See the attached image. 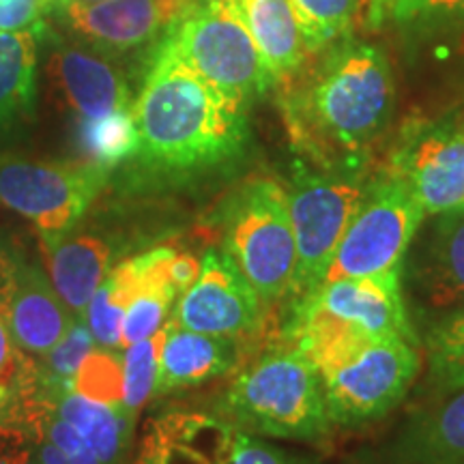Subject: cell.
<instances>
[{
  "instance_id": "cell-37",
  "label": "cell",
  "mask_w": 464,
  "mask_h": 464,
  "mask_svg": "<svg viewBox=\"0 0 464 464\" xmlns=\"http://www.w3.org/2000/svg\"><path fill=\"white\" fill-rule=\"evenodd\" d=\"M37 451H39V464H73L61 450H56L54 445L45 439L37 440Z\"/></svg>"
},
{
  "instance_id": "cell-12",
  "label": "cell",
  "mask_w": 464,
  "mask_h": 464,
  "mask_svg": "<svg viewBox=\"0 0 464 464\" xmlns=\"http://www.w3.org/2000/svg\"><path fill=\"white\" fill-rule=\"evenodd\" d=\"M271 307L246 280L224 249H208L200 274L174 305L179 327L241 342L256 340Z\"/></svg>"
},
{
  "instance_id": "cell-1",
  "label": "cell",
  "mask_w": 464,
  "mask_h": 464,
  "mask_svg": "<svg viewBox=\"0 0 464 464\" xmlns=\"http://www.w3.org/2000/svg\"><path fill=\"white\" fill-rule=\"evenodd\" d=\"M396 106L392 65L376 45L346 39L282 97L295 147L323 170L357 172Z\"/></svg>"
},
{
  "instance_id": "cell-30",
  "label": "cell",
  "mask_w": 464,
  "mask_h": 464,
  "mask_svg": "<svg viewBox=\"0 0 464 464\" xmlns=\"http://www.w3.org/2000/svg\"><path fill=\"white\" fill-rule=\"evenodd\" d=\"M73 392L80 396L121 406L123 402V353L95 346L84 357L73 379Z\"/></svg>"
},
{
  "instance_id": "cell-34",
  "label": "cell",
  "mask_w": 464,
  "mask_h": 464,
  "mask_svg": "<svg viewBox=\"0 0 464 464\" xmlns=\"http://www.w3.org/2000/svg\"><path fill=\"white\" fill-rule=\"evenodd\" d=\"M0 464H39L37 440L22 428L0 421Z\"/></svg>"
},
{
  "instance_id": "cell-36",
  "label": "cell",
  "mask_w": 464,
  "mask_h": 464,
  "mask_svg": "<svg viewBox=\"0 0 464 464\" xmlns=\"http://www.w3.org/2000/svg\"><path fill=\"white\" fill-rule=\"evenodd\" d=\"M17 260L0 246V301H7L15 284Z\"/></svg>"
},
{
  "instance_id": "cell-2",
  "label": "cell",
  "mask_w": 464,
  "mask_h": 464,
  "mask_svg": "<svg viewBox=\"0 0 464 464\" xmlns=\"http://www.w3.org/2000/svg\"><path fill=\"white\" fill-rule=\"evenodd\" d=\"M246 106L158 45L133 102L138 166L185 181L239 160L249 140Z\"/></svg>"
},
{
  "instance_id": "cell-15",
  "label": "cell",
  "mask_w": 464,
  "mask_h": 464,
  "mask_svg": "<svg viewBox=\"0 0 464 464\" xmlns=\"http://www.w3.org/2000/svg\"><path fill=\"white\" fill-rule=\"evenodd\" d=\"M363 464H464V390L415 411Z\"/></svg>"
},
{
  "instance_id": "cell-6",
  "label": "cell",
  "mask_w": 464,
  "mask_h": 464,
  "mask_svg": "<svg viewBox=\"0 0 464 464\" xmlns=\"http://www.w3.org/2000/svg\"><path fill=\"white\" fill-rule=\"evenodd\" d=\"M158 45L246 108L277 84L235 0H198L168 26Z\"/></svg>"
},
{
  "instance_id": "cell-3",
  "label": "cell",
  "mask_w": 464,
  "mask_h": 464,
  "mask_svg": "<svg viewBox=\"0 0 464 464\" xmlns=\"http://www.w3.org/2000/svg\"><path fill=\"white\" fill-rule=\"evenodd\" d=\"M286 340L321 376L335 428H363L390 415L421 372L417 342L393 335H365L324 323L282 327Z\"/></svg>"
},
{
  "instance_id": "cell-7",
  "label": "cell",
  "mask_w": 464,
  "mask_h": 464,
  "mask_svg": "<svg viewBox=\"0 0 464 464\" xmlns=\"http://www.w3.org/2000/svg\"><path fill=\"white\" fill-rule=\"evenodd\" d=\"M423 219L426 211L404 179L392 172L372 179L329 260L323 282L402 269L406 249Z\"/></svg>"
},
{
  "instance_id": "cell-20",
  "label": "cell",
  "mask_w": 464,
  "mask_h": 464,
  "mask_svg": "<svg viewBox=\"0 0 464 464\" xmlns=\"http://www.w3.org/2000/svg\"><path fill=\"white\" fill-rule=\"evenodd\" d=\"M276 82H286L310 54L290 0H235Z\"/></svg>"
},
{
  "instance_id": "cell-13",
  "label": "cell",
  "mask_w": 464,
  "mask_h": 464,
  "mask_svg": "<svg viewBox=\"0 0 464 464\" xmlns=\"http://www.w3.org/2000/svg\"><path fill=\"white\" fill-rule=\"evenodd\" d=\"M198 0H103L95 5H58L54 14L89 48L110 58L153 44L158 34Z\"/></svg>"
},
{
  "instance_id": "cell-18",
  "label": "cell",
  "mask_w": 464,
  "mask_h": 464,
  "mask_svg": "<svg viewBox=\"0 0 464 464\" xmlns=\"http://www.w3.org/2000/svg\"><path fill=\"white\" fill-rule=\"evenodd\" d=\"M42 249L58 297L75 318H84L92 295L112 269V241L102 232L73 228L42 239Z\"/></svg>"
},
{
  "instance_id": "cell-33",
  "label": "cell",
  "mask_w": 464,
  "mask_h": 464,
  "mask_svg": "<svg viewBox=\"0 0 464 464\" xmlns=\"http://www.w3.org/2000/svg\"><path fill=\"white\" fill-rule=\"evenodd\" d=\"M230 464H305L299 458L265 443L263 439L237 430Z\"/></svg>"
},
{
  "instance_id": "cell-11",
  "label": "cell",
  "mask_w": 464,
  "mask_h": 464,
  "mask_svg": "<svg viewBox=\"0 0 464 464\" xmlns=\"http://www.w3.org/2000/svg\"><path fill=\"white\" fill-rule=\"evenodd\" d=\"M324 323L365 335H393L421 344L402 293V269L370 277L323 282L295 305L286 324Z\"/></svg>"
},
{
  "instance_id": "cell-29",
  "label": "cell",
  "mask_w": 464,
  "mask_h": 464,
  "mask_svg": "<svg viewBox=\"0 0 464 464\" xmlns=\"http://www.w3.org/2000/svg\"><path fill=\"white\" fill-rule=\"evenodd\" d=\"M290 5L310 54L327 48L346 33L359 9V0H290Z\"/></svg>"
},
{
  "instance_id": "cell-26",
  "label": "cell",
  "mask_w": 464,
  "mask_h": 464,
  "mask_svg": "<svg viewBox=\"0 0 464 464\" xmlns=\"http://www.w3.org/2000/svg\"><path fill=\"white\" fill-rule=\"evenodd\" d=\"M31 357L15 344L0 301V421L9 426L22 404L39 390V368Z\"/></svg>"
},
{
  "instance_id": "cell-19",
  "label": "cell",
  "mask_w": 464,
  "mask_h": 464,
  "mask_svg": "<svg viewBox=\"0 0 464 464\" xmlns=\"http://www.w3.org/2000/svg\"><path fill=\"white\" fill-rule=\"evenodd\" d=\"M247 342L164 324L158 393L191 390L239 368Z\"/></svg>"
},
{
  "instance_id": "cell-9",
  "label": "cell",
  "mask_w": 464,
  "mask_h": 464,
  "mask_svg": "<svg viewBox=\"0 0 464 464\" xmlns=\"http://www.w3.org/2000/svg\"><path fill=\"white\" fill-rule=\"evenodd\" d=\"M92 161H39L0 155V205L26 218L42 239L73 230L110 179Z\"/></svg>"
},
{
  "instance_id": "cell-32",
  "label": "cell",
  "mask_w": 464,
  "mask_h": 464,
  "mask_svg": "<svg viewBox=\"0 0 464 464\" xmlns=\"http://www.w3.org/2000/svg\"><path fill=\"white\" fill-rule=\"evenodd\" d=\"M374 11H387L396 22L464 14V0H376Z\"/></svg>"
},
{
  "instance_id": "cell-25",
  "label": "cell",
  "mask_w": 464,
  "mask_h": 464,
  "mask_svg": "<svg viewBox=\"0 0 464 464\" xmlns=\"http://www.w3.org/2000/svg\"><path fill=\"white\" fill-rule=\"evenodd\" d=\"M136 295V282L127 263H121L110 269L106 280L92 295L89 307H86L84 321L89 324L95 344L106 351L123 353L121 348V329L127 305Z\"/></svg>"
},
{
  "instance_id": "cell-23",
  "label": "cell",
  "mask_w": 464,
  "mask_h": 464,
  "mask_svg": "<svg viewBox=\"0 0 464 464\" xmlns=\"http://www.w3.org/2000/svg\"><path fill=\"white\" fill-rule=\"evenodd\" d=\"M426 382L437 396L464 390V310L420 334Z\"/></svg>"
},
{
  "instance_id": "cell-24",
  "label": "cell",
  "mask_w": 464,
  "mask_h": 464,
  "mask_svg": "<svg viewBox=\"0 0 464 464\" xmlns=\"http://www.w3.org/2000/svg\"><path fill=\"white\" fill-rule=\"evenodd\" d=\"M75 136L86 161L110 170L133 160L138 153V127L133 108L100 119H78Z\"/></svg>"
},
{
  "instance_id": "cell-10",
  "label": "cell",
  "mask_w": 464,
  "mask_h": 464,
  "mask_svg": "<svg viewBox=\"0 0 464 464\" xmlns=\"http://www.w3.org/2000/svg\"><path fill=\"white\" fill-rule=\"evenodd\" d=\"M402 293L421 332L464 310V211L426 216L406 249Z\"/></svg>"
},
{
  "instance_id": "cell-8",
  "label": "cell",
  "mask_w": 464,
  "mask_h": 464,
  "mask_svg": "<svg viewBox=\"0 0 464 464\" xmlns=\"http://www.w3.org/2000/svg\"><path fill=\"white\" fill-rule=\"evenodd\" d=\"M368 185L370 181L362 174L348 170H304L293 179L286 196L297 241V266L286 307L297 304L323 282L329 260L362 205Z\"/></svg>"
},
{
  "instance_id": "cell-27",
  "label": "cell",
  "mask_w": 464,
  "mask_h": 464,
  "mask_svg": "<svg viewBox=\"0 0 464 464\" xmlns=\"http://www.w3.org/2000/svg\"><path fill=\"white\" fill-rule=\"evenodd\" d=\"M161 342H164V329L123 351V402H121V409L133 421L140 415L144 404L158 396Z\"/></svg>"
},
{
  "instance_id": "cell-38",
  "label": "cell",
  "mask_w": 464,
  "mask_h": 464,
  "mask_svg": "<svg viewBox=\"0 0 464 464\" xmlns=\"http://www.w3.org/2000/svg\"><path fill=\"white\" fill-rule=\"evenodd\" d=\"M65 3H75V5H95V3H103V0H58V5H65ZM56 5V7H58Z\"/></svg>"
},
{
  "instance_id": "cell-35",
  "label": "cell",
  "mask_w": 464,
  "mask_h": 464,
  "mask_svg": "<svg viewBox=\"0 0 464 464\" xmlns=\"http://www.w3.org/2000/svg\"><path fill=\"white\" fill-rule=\"evenodd\" d=\"M200 274V260L194 258L188 252H174V258L170 263V280L177 288L179 297L188 290L196 277Z\"/></svg>"
},
{
  "instance_id": "cell-28",
  "label": "cell",
  "mask_w": 464,
  "mask_h": 464,
  "mask_svg": "<svg viewBox=\"0 0 464 464\" xmlns=\"http://www.w3.org/2000/svg\"><path fill=\"white\" fill-rule=\"evenodd\" d=\"M95 346V338H92L89 324H86L84 318H75L73 327L69 329L65 338L58 342L50 353H45L44 357H37L42 390L52 393L73 390L75 374H78L84 357Z\"/></svg>"
},
{
  "instance_id": "cell-22",
  "label": "cell",
  "mask_w": 464,
  "mask_h": 464,
  "mask_svg": "<svg viewBox=\"0 0 464 464\" xmlns=\"http://www.w3.org/2000/svg\"><path fill=\"white\" fill-rule=\"evenodd\" d=\"M37 103V33H0V138L31 123Z\"/></svg>"
},
{
  "instance_id": "cell-31",
  "label": "cell",
  "mask_w": 464,
  "mask_h": 464,
  "mask_svg": "<svg viewBox=\"0 0 464 464\" xmlns=\"http://www.w3.org/2000/svg\"><path fill=\"white\" fill-rule=\"evenodd\" d=\"M58 0H0V33H44V17L56 11Z\"/></svg>"
},
{
  "instance_id": "cell-4",
  "label": "cell",
  "mask_w": 464,
  "mask_h": 464,
  "mask_svg": "<svg viewBox=\"0 0 464 464\" xmlns=\"http://www.w3.org/2000/svg\"><path fill=\"white\" fill-rule=\"evenodd\" d=\"M219 417L237 430L297 443H327L335 426L316 368L290 342L266 348L237 372Z\"/></svg>"
},
{
  "instance_id": "cell-14",
  "label": "cell",
  "mask_w": 464,
  "mask_h": 464,
  "mask_svg": "<svg viewBox=\"0 0 464 464\" xmlns=\"http://www.w3.org/2000/svg\"><path fill=\"white\" fill-rule=\"evenodd\" d=\"M390 172L404 179L426 216L464 211V127L411 136L393 153Z\"/></svg>"
},
{
  "instance_id": "cell-5",
  "label": "cell",
  "mask_w": 464,
  "mask_h": 464,
  "mask_svg": "<svg viewBox=\"0 0 464 464\" xmlns=\"http://www.w3.org/2000/svg\"><path fill=\"white\" fill-rule=\"evenodd\" d=\"M222 249L269 307L286 301L297 266V241L286 188L247 179L218 208Z\"/></svg>"
},
{
  "instance_id": "cell-16",
  "label": "cell",
  "mask_w": 464,
  "mask_h": 464,
  "mask_svg": "<svg viewBox=\"0 0 464 464\" xmlns=\"http://www.w3.org/2000/svg\"><path fill=\"white\" fill-rule=\"evenodd\" d=\"M50 72L78 119H100L133 108L125 73L102 52L61 45L52 54Z\"/></svg>"
},
{
  "instance_id": "cell-17",
  "label": "cell",
  "mask_w": 464,
  "mask_h": 464,
  "mask_svg": "<svg viewBox=\"0 0 464 464\" xmlns=\"http://www.w3.org/2000/svg\"><path fill=\"white\" fill-rule=\"evenodd\" d=\"M3 305L15 344L33 357L50 353L75 323L42 266L28 260H17L14 290Z\"/></svg>"
},
{
  "instance_id": "cell-21",
  "label": "cell",
  "mask_w": 464,
  "mask_h": 464,
  "mask_svg": "<svg viewBox=\"0 0 464 464\" xmlns=\"http://www.w3.org/2000/svg\"><path fill=\"white\" fill-rule=\"evenodd\" d=\"M42 393L52 411L82 437L86 448L102 464H127L136 421L130 420L121 406L95 402L73 390L58 393L42 390Z\"/></svg>"
}]
</instances>
